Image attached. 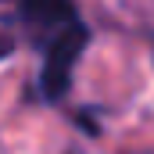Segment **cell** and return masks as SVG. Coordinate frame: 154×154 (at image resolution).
Segmentation results:
<instances>
[{
    "instance_id": "7a4b0ae2",
    "label": "cell",
    "mask_w": 154,
    "mask_h": 154,
    "mask_svg": "<svg viewBox=\"0 0 154 154\" xmlns=\"http://www.w3.org/2000/svg\"><path fill=\"white\" fill-rule=\"evenodd\" d=\"M22 4V18L32 25H72L75 22V0H18Z\"/></svg>"
},
{
    "instance_id": "3957f363",
    "label": "cell",
    "mask_w": 154,
    "mask_h": 154,
    "mask_svg": "<svg viewBox=\"0 0 154 154\" xmlns=\"http://www.w3.org/2000/svg\"><path fill=\"white\" fill-rule=\"evenodd\" d=\"M11 50H14V43H11L7 36H0V61H4V57H11Z\"/></svg>"
},
{
    "instance_id": "6da1fadb",
    "label": "cell",
    "mask_w": 154,
    "mask_h": 154,
    "mask_svg": "<svg viewBox=\"0 0 154 154\" xmlns=\"http://www.w3.org/2000/svg\"><path fill=\"white\" fill-rule=\"evenodd\" d=\"M86 25H65L57 36L50 39L47 47V57H43V72H39V86H43V97L47 100H61L68 93V82H72V68H75L79 54L86 50Z\"/></svg>"
}]
</instances>
